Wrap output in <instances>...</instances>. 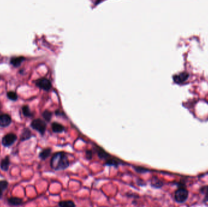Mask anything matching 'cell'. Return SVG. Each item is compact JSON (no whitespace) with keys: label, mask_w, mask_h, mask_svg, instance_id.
Here are the masks:
<instances>
[{"label":"cell","mask_w":208,"mask_h":207,"mask_svg":"<svg viewBox=\"0 0 208 207\" xmlns=\"http://www.w3.org/2000/svg\"><path fill=\"white\" fill-rule=\"evenodd\" d=\"M50 165L52 169L56 171L63 170L69 166V162L64 152H58L52 156Z\"/></svg>","instance_id":"cell-1"},{"label":"cell","mask_w":208,"mask_h":207,"mask_svg":"<svg viewBox=\"0 0 208 207\" xmlns=\"http://www.w3.org/2000/svg\"><path fill=\"white\" fill-rule=\"evenodd\" d=\"M189 197V191L184 187H180L175 192V200L177 203H183L187 201Z\"/></svg>","instance_id":"cell-2"},{"label":"cell","mask_w":208,"mask_h":207,"mask_svg":"<svg viewBox=\"0 0 208 207\" xmlns=\"http://www.w3.org/2000/svg\"><path fill=\"white\" fill-rule=\"evenodd\" d=\"M30 126L42 135L44 134L46 129V124L45 121L40 119L34 120L30 123Z\"/></svg>","instance_id":"cell-3"},{"label":"cell","mask_w":208,"mask_h":207,"mask_svg":"<svg viewBox=\"0 0 208 207\" xmlns=\"http://www.w3.org/2000/svg\"><path fill=\"white\" fill-rule=\"evenodd\" d=\"M17 140V136L15 134L9 133L4 135L2 139V144L5 147H9L12 145Z\"/></svg>","instance_id":"cell-4"},{"label":"cell","mask_w":208,"mask_h":207,"mask_svg":"<svg viewBox=\"0 0 208 207\" xmlns=\"http://www.w3.org/2000/svg\"><path fill=\"white\" fill-rule=\"evenodd\" d=\"M35 83L37 87L46 91H49L52 88L51 82L46 78H42L37 80Z\"/></svg>","instance_id":"cell-5"},{"label":"cell","mask_w":208,"mask_h":207,"mask_svg":"<svg viewBox=\"0 0 208 207\" xmlns=\"http://www.w3.org/2000/svg\"><path fill=\"white\" fill-rule=\"evenodd\" d=\"M189 77V74L188 72H183L179 74L175 75L173 76V80L176 84H182L186 81Z\"/></svg>","instance_id":"cell-6"},{"label":"cell","mask_w":208,"mask_h":207,"mask_svg":"<svg viewBox=\"0 0 208 207\" xmlns=\"http://www.w3.org/2000/svg\"><path fill=\"white\" fill-rule=\"evenodd\" d=\"M12 122V119L9 115L4 114L0 115V126L7 127L9 126Z\"/></svg>","instance_id":"cell-7"},{"label":"cell","mask_w":208,"mask_h":207,"mask_svg":"<svg viewBox=\"0 0 208 207\" xmlns=\"http://www.w3.org/2000/svg\"><path fill=\"white\" fill-rule=\"evenodd\" d=\"M52 131L56 133H61L65 131V127L59 123L53 122L51 125Z\"/></svg>","instance_id":"cell-8"},{"label":"cell","mask_w":208,"mask_h":207,"mask_svg":"<svg viewBox=\"0 0 208 207\" xmlns=\"http://www.w3.org/2000/svg\"><path fill=\"white\" fill-rule=\"evenodd\" d=\"M9 165H10V158L9 156H7L1 160V163H0V168H1L2 170L6 171L8 170Z\"/></svg>","instance_id":"cell-9"},{"label":"cell","mask_w":208,"mask_h":207,"mask_svg":"<svg viewBox=\"0 0 208 207\" xmlns=\"http://www.w3.org/2000/svg\"><path fill=\"white\" fill-rule=\"evenodd\" d=\"M32 137V135L31 131H30L29 129L26 128L23 131V133L20 137V139L21 141H25L30 139V137Z\"/></svg>","instance_id":"cell-10"},{"label":"cell","mask_w":208,"mask_h":207,"mask_svg":"<svg viewBox=\"0 0 208 207\" xmlns=\"http://www.w3.org/2000/svg\"><path fill=\"white\" fill-rule=\"evenodd\" d=\"M8 203L11 205L18 206L23 203V200L18 197H11L8 199Z\"/></svg>","instance_id":"cell-11"},{"label":"cell","mask_w":208,"mask_h":207,"mask_svg":"<svg viewBox=\"0 0 208 207\" xmlns=\"http://www.w3.org/2000/svg\"><path fill=\"white\" fill-rule=\"evenodd\" d=\"M51 149L50 148H47L43 149L39 154V157L42 160H46L48 157H49V156L51 154Z\"/></svg>","instance_id":"cell-12"},{"label":"cell","mask_w":208,"mask_h":207,"mask_svg":"<svg viewBox=\"0 0 208 207\" xmlns=\"http://www.w3.org/2000/svg\"><path fill=\"white\" fill-rule=\"evenodd\" d=\"M25 60V58H23L22 57H15V58H12L11 60V64L15 66V67H18L19 66H20V65L21 64V63L23 62V61Z\"/></svg>","instance_id":"cell-13"},{"label":"cell","mask_w":208,"mask_h":207,"mask_svg":"<svg viewBox=\"0 0 208 207\" xmlns=\"http://www.w3.org/2000/svg\"><path fill=\"white\" fill-rule=\"evenodd\" d=\"M151 185H152V187H153L154 188H159L163 185V182L159 180L158 178H153L152 180Z\"/></svg>","instance_id":"cell-14"},{"label":"cell","mask_w":208,"mask_h":207,"mask_svg":"<svg viewBox=\"0 0 208 207\" xmlns=\"http://www.w3.org/2000/svg\"><path fill=\"white\" fill-rule=\"evenodd\" d=\"M97 153L98 157L101 159H107L110 157V155L101 148L97 149Z\"/></svg>","instance_id":"cell-15"},{"label":"cell","mask_w":208,"mask_h":207,"mask_svg":"<svg viewBox=\"0 0 208 207\" xmlns=\"http://www.w3.org/2000/svg\"><path fill=\"white\" fill-rule=\"evenodd\" d=\"M7 187H8V182L6 180L0 181V199L1 198L3 192L7 189Z\"/></svg>","instance_id":"cell-16"},{"label":"cell","mask_w":208,"mask_h":207,"mask_svg":"<svg viewBox=\"0 0 208 207\" xmlns=\"http://www.w3.org/2000/svg\"><path fill=\"white\" fill-rule=\"evenodd\" d=\"M22 112L23 115L27 117H31L33 116V113L30 111L28 106H24L22 108Z\"/></svg>","instance_id":"cell-17"},{"label":"cell","mask_w":208,"mask_h":207,"mask_svg":"<svg viewBox=\"0 0 208 207\" xmlns=\"http://www.w3.org/2000/svg\"><path fill=\"white\" fill-rule=\"evenodd\" d=\"M59 206L61 207H74L75 205L72 201H63L59 203Z\"/></svg>","instance_id":"cell-18"},{"label":"cell","mask_w":208,"mask_h":207,"mask_svg":"<svg viewBox=\"0 0 208 207\" xmlns=\"http://www.w3.org/2000/svg\"><path fill=\"white\" fill-rule=\"evenodd\" d=\"M200 193L204 194V202H208V185L204 186L202 187L200 189Z\"/></svg>","instance_id":"cell-19"},{"label":"cell","mask_w":208,"mask_h":207,"mask_svg":"<svg viewBox=\"0 0 208 207\" xmlns=\"http://www.w3.org/2000/svg\"><path fill=\"white\" fill-rule=\"evenodd\" d=\"M7 97L12 101H16L18 99V95L17 93L12 91L8 92V93H7Z\"/></svg>","instance_id":"cell-20"},{"label":"cell","mask_w":208,"mask_h":207,"mask_svg":"<svg viewBox=\"0 0 208 207\" xmlns=\"http://www.w3.org/2000/svg\"><path fill=\"white\" fill-rule=\"evenodd\" d=\"M42 116L46 121H50V120L52 118V113L48 110H46L43 112Z\"/></svg>","instance_id":"cell-21"},{"label":"cell","mask_w":208,"mask_h":207,"mask_svg":"<svg viewBox=\"0 0 208 207\" xmlns=\"http://www.w3.org/2000/svg\"><path fill=\"white\" fill-rule=\"evenodd\" d=\"M105 165L107 166H118L119 165V162L117 160H116L114 159H109L108 160L105 164Z\"/></svg>","instance_id":"cell-22"},{"label":"cell","mask_w":208,"mask_h":207,"mask_svg":"<svg viewBox=\"0 0 208 207\" xmlns=\"http://www.w3.org/2000/svg\"><path fill=\"white\" fill-rule=\"evenodd\" d=\"M85 157L87 159H91L92 157V152L91 150H87L85 152Z\"/></svg>","instance_id":"cell-23"},{"label":"cell","mask_w":208,"mask_h":207,"mask_svg":"<svg viewBox=\"0 0 208 207\" xmlns=\"http://www.w3.org/2000/svg\"><path fill=\"white\" fill-rule=\"evenodd\" d=\"M135 169L138 173H144V172L147 171V170H145V168H140V167H135Z\"/></svg>","instance_id":"cell-24"}]
</instances>
